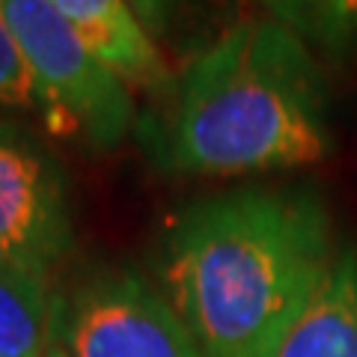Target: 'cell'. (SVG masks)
Masks as SVG:
<instances>
[{"label": "cell", "mask_w": 357, "mask_h": 357, "mask_svg": "<svg viewBox=\"0 0 357 357\" xmlns=\"http://www.w3.org/2000/svg\"><path fill=\"white\" fill-rule=\"evenodd\" d=\"M337 253L321 199L238 188L178 211L158 277L208 357H265Z\"/></svg>", "instance_id": "1"}, {"label": "cell", "mask_w": 357, "mask_h": 357, "mask_svg": "<svg viewBox=\"0 0 357 357\" xmlns=\"http://www.w3.org/2000/svg\"><path fill=\"white\" fill-rule=\"evenodd\" d=\"M140 137L176 176L298 170L328 158L325 77L304 42L274 18L229 27L185 66Z\"/></svg>", "instance_id": "2"}, {"label": "cell", "mask_w": 357, "mask_h": 357, "mask_svg": "<svg viewBox=\"0 0 357 357\" xmlns=\"http://www.w3.org/2000/svg\"><path fill=\"white\" fill-rule=\"evenodd\" d=\"M0 9L63 134H84L98 149L119 146L134 122L131 89L93 57L51 0H0Z\"/></svg>", "instance_id": "3"}, {"label": "cell", "mask_w": 357, "mask_h": 357, "mask_svg": "<svg viewBox=\"0 0 357 357\" xmlns=\"http://www.w3.org/2000/svg\"><path fill=\"white\" fill-rule=\"evenodd\" d=\"M69 357H208L161 289L128 268H110L63 301Z\"/></svg>", "instance_id": "4"}, {"label": "cell", "mask_w": 357, "mask_h": 357, "mask_svg": "<svg viewBox=\"0 0 357 357\" xmlns=\"http://www.w3.org/2000/svg\"><path fill=\"white\" fill-rule=\"evenodd\" d=\"M69 185L27 128L0 119V271L51 280L72 253Z\"/></svg>", "instance_id": "5"}, {"label": "cell", "mask_w": 357, "mask_h": 357, "mask_svg": "<svg viewBox=\"0 0 357 357\" xmlns=\"http://www.w3.org/2000/svg\"><path fill=\"white\" fill-rule=\"evenodd\" d=\"M51 3L72 24L77 39L93 51V57L105 63L128 89H140L158 102L173 96L176 75L128 0H51Z\"/></svg>", "instance_id": "6"}, {"label": "cell", "mask_w": 357, "mask_h": 357, "mask_svg": "<svg viewBox=\"0 0 357 357\" xmlns=\"http://www.w3.org/2000/svg\"><path fill=\"white\" fill-rule=\"evenodd\" d=\"M265 357H357V250L337 253Z\"/></svg>", "instance_id": "7"}, {"label": "cell", "mask_w": 357, "mask_h": 357, "mask_svg": "<svg viewBox=\"0 0 357 357\" xmlns=\"http://www.w3.org/2000/svg\"><path fill=\"white\" fill-rule=\"evenodd\" d=\"M63 351V298L51 280L0 271V357H54Z\"/></svg>", "instance_id": "8"}, {"label": "cell", "mask_w": 357, "mask_h": 357, "mask_svg": "<svg viewBox=\"0 0 357 357\" xmlns=\"http://www.w3.org/2000/svg\"><path fill=\"white\" fill-rule=\"evenodd\" d=\"M312 54L331 60L357 57V0H262Z\"/></svg>", "instance_id": "9"}, {"label": "cell", "mask_w": 357, "mask_h": 357, "mask_svg": "<svg viewBox=\"0 0 357 357\" xmlns=\"http://www.w3.org/2000/svg\"><path fill=\"white\" fill-rule=\"evenodd\" d=\"M0 110H15V114L36 116L45 128L63 134V122L57 116V110L51 107L45 89L33 77L3 9H0Z\"/></svg>", "instance_id": "10"}, {"label": "cell", "mask_w": 357, "mask_h": 357, "mask_svg": "<svg viewBox=\"0 0 357 357\" xmlns=\"http://www.w3.org/2000/svg\"><path fill=\"white\" fill-rule=\"evenodd\" d=\"M128 3H131L134 13H137V18L143 21V27L158 39L161 33L167 30V24H170L176 0H128Z\"/></svg>", "instance_id": "11"}, {"label": "cell", "mask_w": 357, "mask_h": 357, "mask_svg": "<svg viewBox=\"0 0 357 357\" xmlns=\"http://www.w3.org/2000/svg\"><path fill=\"white\" fill-rule=\"evenodd\" d=\"M54 357H69V354H66V349H63V351H57V354H54Z\"/></svg>", "instance_id": "12"}]
</instances>
